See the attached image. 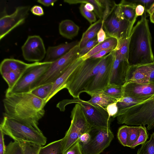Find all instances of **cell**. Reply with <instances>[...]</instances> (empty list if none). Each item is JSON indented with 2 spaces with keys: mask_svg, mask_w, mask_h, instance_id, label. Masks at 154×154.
<instances>
[{
  "mask_svg": "<svg viewBox=\"0 0 154 154\" xmlns=\"http://www.w3.org/2000/svg\"><path fill=\"white\" fill-rule=\"evenodd\" d=\"M3 102L4 116L39 128L38 122L45 112L44 100L28 92L5 95Z\"/></svg>",
  "mask_w": 154,
  "mask_h": 154,
  "instance_id": "6da1fadb",
  "label": "cell"
},
{
  "mask_svg": "<svg viewBox=\"0 0 154 154\" xmlns=\"http://www.w3.org/2000/svg\"><path fill=\"white\" fill-rule=\"evenodd\" d=\"M129 38L128 61L130 66L154 62L152 37L146 11L133 27Z\"/></svg>",
  "mask_w": 154,
  "mask_h": 154,
  "instance_id": "7a4b0ae2",
  "label": "cell"
},
{
  "mask_svg": "<svg viewBox=\"0 0 154 154\" xmlns=\"http://www.w3.org/2000/svg\"><path fill=\"white\" fill-rule=\"evenodd\" d=\"M119 124L147 125V129H154V94L146 100L119 110L116 116Z\"/></svg>",
  "mask_w": 154,
  "mask_h": 154,
  "instance_id": "3957f363",
  "label": "cell"
},
{
  "mask_svg": "<svg viewBox=\"0 0 154 154\" xmlns=\"http://www.w3.org/2000/svg\"><path fill=\"white\" fill-rule=\"evenodd\" d=\"M103 58L104 57L85 60L71 75L66 88L74 98H79L81 93L86 92L88 85L98 72Z\"/></svg>",
  "mask_w": 154,
  "mask_h": 154,
  "instance_id": "277c9868",
  "label": "cell"
},
{
  "mask_svg": "<svg viewBox=\"0 0 154 154\" xmlns=\"http://www.w3.org/2000/svg\"><path fill=\"white\" fill-rule=\"evenodd\" d=\"M0 129L14 141H28L42 146L47 142L46 137L39 128L13 118L4 116Z\"/></svg>",
  "mask_w": 154,
  "mask_h": 154,
  "instance_id": "5b68a950",
  "label": "cell"
},
{
  "mask_svg": "<svg viewBox=\"0 0 154 154\" xmlns=\"http://www.w3.org/2000/svg\"><path fill=\"white\" fill-rule=\"evenodd\" d=\"M72 103H78L80 106L88 123L92 127L110 128V117L106 108L94 105L88 101H85L79 98L65 100L59 102L57 107L61 111H63L67 105Z\"/></svg>",
  "mask_w": 154,
  "mask_h": 154,
  "instance_id": "8992f818",
  "label": "cell"
},
{
  "mask_svg": "<svg viewBox=\"0 0 154 154\" xmlns=\"http://www.w3.org/2000/svg\"><path fill=\"white\" fill-rule=\"evenodd\" d=\"M71 117L70 126L63 138V154L78 141L83 134L89 132L92 128L79 104H75L71 111Z\"/></svg>",
  "mask_w": 154,
  "mask_h": 154,
  "instance_id": "52a82bcc",
  "label": "cell"
},
{
  "mask_svg": "<svg viewBox=\"0 0 154 154\" xmlns=\"http://www.w3.org/2000/svg\"><path fill=\"white\" fill-rule=\"evenodd\" d=\"M79 43L63 56L52 62L46 72L33 85L32 89L49 83H53L76 59L79 57Z\"/></svg>",
  "mask_w": 154,
  "mask_h": 154,
  "instance_id": "ba28073f",
  "label": "cell"
},
{
  "mask_svg": "<svg viewBox=\"0 0 154 154\" xmlns=\"http://www.w3.org/2000/svg\"><path fill=\"white\" fill-rule=\"evenodd\" d=\"M52 62H35L23 73L16 84L5 95L30 92L37 81L46 72Z\"/></svg>",
  "mask_w": 154,
  "mask_h": 154,
  "instance_id": "9c48e42d",
  "label": "cell"
},
{
  "mask_svg": "<svg viewBox=\"0 0 154 154\" xmlns=\"http://www.w3.org/2000/svg\"><path fill=\"white\" fill-rule=\"evenodd\" d=\"M89 134L90 138L87 142L79 143L82 154H100L110 145L114 137L110 128L92 127Z\"/></svg>",
  "mask_w": 154,
  "mask_h": 154,
  "instance_id": "30bf717a",
  "label": "cell"
},
{
  "mask_svg": "<svg viewBox=\"0 0 154 154\" xmlns=\"http://www.w3.org/2000/svg\"><path fill=\"white\" fill-rule=\"evenodd\" d=\"M113 51L104 57L103 62L98 72L88 86L85 92L89 95L103 90L109 84L114 60Z\"/></svg>",
  "mask_w": 154,
  "mask_h": 154,
  "instance_id": "8fae6325",
  "label": "cell"
},
{
  "mask_svg": "<svg viewBox=\"0 0 154 154\" xmlns=\"http://www.w3.org/2000/svg\"><path fill=\"white\" fill-rule=\"evenodd\" d=\"M133 25L128 21L117 16L113 11L103 21V26L108 37L118 40L130 37Z\"/></svg>",
  "mask_w": 154,
  "mask_h": 154,
  "instance_id": "7c38bea8",
  "label": "cell"
},
{
  "mask_svg": "<svg viewBox=\"0 0 154 154\" xmlns=\"http://www.w3.org/2000/svg\"><path fill=\"white\" fill-rule=\"evenodd\" d=\"M29 5L17 7L10 15H5L0 19V40H1L14 29L23 24L29 14Z\"/></svg>",
  "mask_w": 154,
  "mask_h": 154,
  "instance_id": "4fadbf2b",
  "label": "cell"
},
{
  "mask_svg": "<svg viewBox=\"0 0 154 154\" xmlns=\"http://www.w3.org/2000/svg\"><path fill=\"white\" fill-rule=\"evenodd\" d=\"M21 50L25 60L35 62H40L45 58L46 51L42 39L38 35L29 36Z\"/></svg>",
  "mask_w": 154,
  "mask_h": 154,
  "instance_id": "5bb4252c",
  "label": "cell"
},
{
  "mask_svg": "<svg viewBox=\"0 0 154 154\" xmlns=\"http://www.w3.org/2000/svg\"><path fill=\"white\" fill-rule=\"evenodd\" d=\"M123 97L148 99L154 94V84L129 82L122 86Z\"/></svg>",
  "mask_w": 154,
  "mask_h": 154,
  "instance_id": "9a60e30c",
  "label": "cell"
},
{
  "mask_svg": "<svg viewBox=\"0 0 154 154\" xmlns=\"http://www.w3.org/2000/svg\"><path fill=\"white\" fill-rule=\"evenodd\" d=\"M84 60L81 57H79L76 59L55 81L53 83V87L51 92L45 101L46 104L59 91L66 88L68 81L70 77Z\"/></svg>",
  "mask_w": 154,
  "mask_h": 154,
  "instance_id": "2e32d148",
  "label": "cell"
},
{
  "mask_svg": "<svg viewBox=\"0 0 154 154\" xmlns=\"http://www.w3.org/2000/svg\"><path fill=\"white\" fill-rule=\"evenodd\" d=\"M130 66L128 61L120 60L114 56L109 84L123 86L126 82L127 75Z\"/></svg>",
  "mask_w": 154,
  "mask_h": 154,
  "instance_id": "e0dca14e",
  "label": "cell"
},
{
  "mask_svg": "<svg viewBox=\"0 0 154 154\" xmlns=\"http://www.w3.org/2000/svg\"><path fill=\"white\" fill-rule=\"evenodd\" d=\"M77 41L49 46L47 48L43 62H53L64 55L79 43Z\"/></svg>",
  "mask_w": 154,
  "mask_h": 154,
  "instance_id": "ac0fdd59",
  "label": "cell"
},
{
  "mask_svg": "<svg viewBox=\"0 0 154 154\" xmlns=\"http://www.w3.org/2000/svg\"><path fill=\"white\" fill-rule=\"evenodd\" d=\"M137 5L131 1L122 0L114 11L117 16L125 19L134 25L137 16L135 12Z\"/></svg>",
  "mask_w": 154,
  "mask_h": 154,
  "instance_id": "d6986e66",
  "label": "cell"
},
{
  "mask_svg": "<svg viewBox=\"0 0 154 154\" xmlns=\"http://www.w3.org/2000/svg\"><path fill=\"white\" fill-rule=\"evenodd\" d=\"M34 63H27L21 60L13 58H6L1 62L0 72L1 74L10 71H14L21 74Z\"/></svg>",
  "mask_w": 154,
  "mask_h": 154,
  "instance_id": "ffe728a7",
  "label": "cell"
},
{
  "mask_svg": "<svg viewBox=\"0 0 154 154\" xmlns=\"http://www.w3.org/2000/svg\"><path fill=\"white\" fill-rule=\"evenodd\" d=\"M79 30V27L70 20H62L59 24L60 34L67 39H72L78 35Z\"/></svg>",
  "mask_w": 154,
  "mask_h": 154,
  "instance_id": "44dd1931",
  "label": "cell"
},
{
  "mask_svg": "<svg viewBox=\"0 0 154 154\" xmlns=\"http://www.w3.org/2000/svg\"><path fill=\"white\" fill-rule=\"evenodd\" d=\"M91 99L88 101L96 106L106 108L109 104L117 102L118 100L106 94L103 90L91 94Z\"/></svg>",
  "mask_w": 154,
  "mask_h": 154,
  "instance_id": "7402d4cb",
  "label": "cell"
},
{
  "mask_svg": "<svg viewBox=\"0 0 154 154\" xmlns=\"http://www.w3.org/2000/svg\"><path fill=\"white\" fill-rule=\"evenodd\" d=\"M103 21L99 19L91 24L82 35L79 43V49L83 47L89 41L93 39L97 36V32L103 26Z\"/></svg>",
  "mask_w": 154,
  "mask_h": 154,
  "instance_id": "603a6c76",
  "label": "cell"
},
{
  "mask_svg": "<svg viewBox=\"0 0 154 154\" xmlns=\"http://www.w3.org/2000/svg\"><path fill=\"white\" fill-rule=\"evenodd\" d=\"M118 40L116 39L109 37L103 42L97 44L87 54L81 58L84 60H85L101 51L109 49H115Z\"/></svg>",
  "mask_w": 154,
  "mask_h": 154,
  "instance_id": "cb8c5ba5",
  "label": "cell"
},
{
  "mask_svg": "<svg viewBox=\"0 0 154 154\" xmlns=\"http://www.w3.org/2000/svg\"><path fill=\"white\" fill-rule=\"evenodd\" d=\"M129 38L118 40L117 46L113 51L115 57L121 60L128 61Z\"/></svg>",
  "mask_w": 154,
  "mask_h": 154,
  "instance_id": "d4e9b609",
  "label": "cell"
},
{
  "mask_svg": "<svg viewBox=\"0 0 154 154\" xmlns=\"http://www.w3.org/2000/svg\"><path fill=\"white\" fill-rule=\"evenodd\" d=\"M63 142L62 138L42 146L38 154H63Z\"/></svg>",
  "mask_w": 154,
  "mask_h": 154,
  "instance_id": "484cf974",
  "label": "cell"
},
{
  "mask_svg": "<svg viewBox=\"0 0 154 154\" xmlns=\"http://www.w3.org/2000/svg\"><path fill=\"white\" fill-rule=\"evenodd\" d=\"M53 85L51 83L42 85L33 89L30 92L45 101L51 92Z\"/></svg>",
  "mask_w": 154,
  "mask_h": 154,
  "instance_id": "4316f807",
  "label": "cell"
},
{
  "mask_svg": "<svg viewBox=\"0 0 154 154\" xmlns=\"http://www.w3.org/2000/svg\"><path fill=\"white\" fill-rule=\"evenodd\" d=\"M22 74L20 73L14 71H10L1 74L2 77L8 85V88L6 91H9L13 88Z\"/></svg>",
  "mask_w": 154,
  "mask_h": 154,
  "instance_id": "83f0119b",
  "label": "cell"
},
{
  "mask_svg": "<svg viewBox=\"0 0 154 154\" xmlns=\"http://www.w3.org/2000/svg\"><path fill=\"white\" fill-rule=\"evenodd\" d=\"M103 91L106 94L118 101L123 97L122 86L109 84Z\"/></svg>",
  "mask_w": 154,
  "mask_h": 154,
  "instance_id": "f1b7e54d",
  "label": "cell"
},
{
  "mask_svg": "<svg viewBox=\"0 0 154 154\" xmlns=\"http://www.w3.org/2000/svg\"><path fill=\"white\" fill-rule=\"evenodd\" d=\"M21 147L23 154H38L42 145L40 144L21 141H18Z\"/></svg>",
  "mask_w": 154,
  "mask_h": 154,
  "instance_id": "f546056e",
  "label": "cell"
},
{
  "mask_svg": "<svg viewBox=\"0 0 154 154\" xmlns=\"http://www.w3.org/2000/svg\"><path fill=\"white\" fill-rule=\"evenodd\" d=\"M146 99H138L129 97H123L117 102L118 111L140 103Z\"/></svg>",
  "mask_w": 154,
  "mask_h": 154,
  "instance_id": "4dcf8cb0",
  "label": "cell"
},
{
  "mask_svg": "<svg viewBox=\"0 0 154 154\" xmlns=\"http://www.w3.org/2000/svg\"><path fill=\"white\" fill-rule=\"evenodd\" d=\"M100 0L102 8L103 14L102 20L104 21L114 11L117 4L113 1Z\"/></svg>",
  "mask_w": 154,
  "mask_h": 154,
  "instance_id": "1f68e13d",
  "label": "cell"
},
{
  "mask_svg": "<svg viewBox=\"0 0 154 154\" xmlns=\"http://www.w3.org/2000/svg\"><path fill=\"white\" fill-rule=\"evenodd\" d=\"M137 154H154V132L150 135L148 141L141 144Z\"/></svg>",
  "mask_w": 154,
  "mask_h": 154,
  "instance_id": "d6a6232c",
  "label": "cell"
},
{
  "mask_svg": "<svg viewBox=\"0 0 154 154\" xmlns=\"http://www.w3.org/2000/svg\"><path fill=\"white\" fill-rule=\"evenodd\" d=\"M140 134V129L138 126H128L127 146L130 147L137 140Z\"/></svg>",
  "mask_w": 154,
  "mask_h": 154,
  "instance_id": "836d02e7",
  "label": "cell"
},
{
  "mask_svg": "<svg viewBox=\"0 0 154 154\" xmlns=\"http://www.w3.org/2000/svg\"><path fill=\"white\" fill-rule=\"evenodd\" d=\"M139 65L147 76L149 83L154 84V62Z\"/></svg>",
  "mask_w": 154,
  "mask_h": 154,
  "instance_id": "e575fe53",
  "label": "cell"
},
{
  "mask_svg": "<svg viewBox=\"0 0 154 154\" xmlns=\"http://www.w3.org/2000/svg\"><path fill=\"white\" fill-rule=\"evenodd\" d=\"M139 126L140 134L139 137L137 141L130 147L131 149H134L137 146L144 143L149 138V134L146 127L142 125H140Z\"/></svg>",
  "mask_w": 154,
  "mask_h": 154,
  "instance_id": "d590c367",
  "label": "cell"
},
{
  "mask_svg": "<svg viewBox=\"0 0 154 154\" xmlns=\"http://www.w3.org/2000/svg\"><path fill=\"white\" fill-rule=\"evenodd\" d=\"M5 154H23L18 141H11L6 146Z\"/></svg>",
  "mask_w": 154,
  "mask_h": 154,
  "instance_id": "8d00e7d4",
  "label": "cell"
},
{
  "mask_svg": "<svg viewBox=\"0 0 154 154\" xmlns=\"http://www.w3.org/2000/svg\"><path fill=\"white\" fill-rule=\"evenodd\" d=\"M128 126L124 125L119 128L117 133V137L120 143L124 146H127Z\"/></svg>",
  "mask_w": 154,
  "mask_h": 154,
  "instance_id": "74e56055",
  "label": "cell"
},
{
  "mask_svg": "<svg viewBox=\"0 0 154 154\" xmlns=\"http://www.w3.org/2000/svg\"><path fill=\"white\" fill-rule=\"evenodd\" d=\"M85 4H81L79 9L80 13L91 24L96 22L97 20L96 14L93 12L87 11L84 7Z\"/></svg>",
  "mask_w": 154,
  "mask_h": 154,
  "instance_id": "f35d334b",
  "label": "cell"
},
{
  "mask_svg": "<svg viewBox=\"0 0 154 154\" xmlns=\"http://www.w3.org/2000/svg\"><path fill=\"white\" fill-rule=\"evenodd\" d=\"M97 44L98 42L97 38H94L89 41L83 47L79 49V57H81L87 54Z\"/></svg>",
  "mask_w": 154,
  "mask_h": 154,
  "instance_id": "ab89813d",
  "label": "cell"
},
{
  "mask_svg": "<svg viewBox=\"0 0 154 154\" xmlns=\"http://www.w3.org/2000/svg\"><path fill=\"white\" fill-rule=\"evenodd\" d=\"M106 109L111 118H113L116 117V116L118 112V108L117 105V102L111 103L108 105Z\"/></svg>",
  "mask_w": 154,
  "mask_h": 154,
  "instance_id": "60d3db41",
  "label": "cell"
},
{
  "mask_svg": "<svg viewBox=\"0 0 154 154\" xmlns=\"http://www.w3.org/2000/svg\"><path fill=\"white\" fill-rule=\"evenodd\" d=\"M137 5L140 4L143 6L146 11L154 2V0H136L130 1Z\"/></svg>",
  "mask_w": 154,
  "mask_h": 154,
  "instance_id": "b9f144b4",
  "label": "cell"
},
{
  "mask_svg": "<svg viewBox=\"0 0 154 154\" xmlns=\"http://www.w3.org/2000/svg\"><path fill=\"white\" fill-rule=\"evenodd\" d=\"M64 154H82L79 142L75 143Z\"/></svg>",
  "mask_w": 154,
  "mask_h": 154,
  "instance_id": "7bdbcfd3",
  "label": "cell"
},
{
  "mask_svg": "<svg viewBox=\"0 0 154 154\" xmlns=\"http://www.w3.org/2000/svg\"><path fill=\"white\" fill-rule=\"evenodd\" d=\"M108 37L103 29L102 26L98 31L97 35V39L98 44L100 43L107 39Z\"/></svg>",
  "mask_w": 154,
  "mask_h": 154,
  "instance_id": "ee69618b",
  "label": "cell"
},
{
  "mask_svg": "<svg viewBox=\"0 0 154 154\" xmlns=\"http://www.w3.org/2000/svg\"><path fill=\"white\" fill-rule=\"evenodd\" d=\"M31 12L34 15L41 16L44 15V12L42 6L38 5H35L32 7Z\"/></svg>",
  "mask_w": 154,
  "mask_h": 154,
  "instance_id": "f6af8a7d",
  "label": "cell"
},
{
  "mask_svg": "<svg viewBox=\"0 0 154 154\" xmlns=\"http://www.w3.org/2000/svg\"><path fill=\"white\" fill-rule=\"evenodd\" d=\"M114 49L111 48L101 51L91 56L88 59H100L113 51Z\"/></svg>",
  "mask_w": 154,
  "mask_h": 154,
  "instance_id": "bcb514c9",
  "label": "cell"
},
{
  "mask_svg": "<svg viewBox=\"0 0 154 154\" xmlns=\"http://www.w3.org/2000/svg\"><path fill=\"white\" fill-rule=\"evenodd\" d=\"M5 134L1 129H0V154H5V146L4 136Z\"/></svg>",
  "mask_w": 154,
  "mask_h": 154,
  "instance_id": "7dc6e473",
  "label": "cell"
},
{
  "mask_svg": "<svg viewBox=\"0 0 154 154\" xmlns=\"http://www.w3.org/2000/svg\"><path fill=\"white\" fill-rule=\"evenodd\" d=\"M57 0H38V2L46 7L53 6Z\"/></svg>",
  "mask_w": 154,
  "mask_h": 154,
  "instance_id": "c3c4849f",
  "label": "cell"
},
{
  "mask_svg": "<svg viewBox=\"0 0 154 154\" xmlns=\"http://www.w3.org/2000/svg\"><path fill=\"white\" fill-rule=\"evenodd\" d=\"M90 135L89 132L83 134L79 138L78 141L80 143H85L89 140Z\"/></svg>",
  "mask_w": 154,
  "mask_h": 154,
  "instance_id": "681fc988",
  "label": "cell"
},
{
  "mask_svg": "<svg viewBox=\"0 0 154 154\" xmlns=\"http://www.w3.org/2000/svg\"><path fill=\"white\" fill-rule=\"evenodd\" d=\"M145 11V8L143 6L140 4L137 5L135 8V12L137 17L142 15Z\"/></svg>",
  "mask_w": 154,
  "mask_h": 154,
  "instance_id": "f907efd6",
  "label": "cell"
},
{
  "mask_svg": "<svg viewBox=\"0 0 154 154\" xmlns=\"http://www.w3.org/2000/svg\"><path fill=\"white\" fill-rule=\"evenodd\" d=\"M146 12L148 13L150 15H151L154 12V2L151 5L149 8L147 10Z\"/></svg>",
  "mask_w": 154,
  "mask_h": 154,
  "instance_id": "816d5d0a",
  "label": "cell"
},
{
  "mask_svg": "<svg viewBox=\"0 0 154 154\" xmlns=\"http://www.w3.org/2000/svg\"><path fill=\"white\" fill-rule=\"evenodd\" d=\"M150 20L151 23H154V12L150 15Z\"/></svg>",
  "mask_w": 154,
  "mask_h": 154,
  "instance_id": "f5cc1de1",
  "label": "cell"
}]
</instances>
